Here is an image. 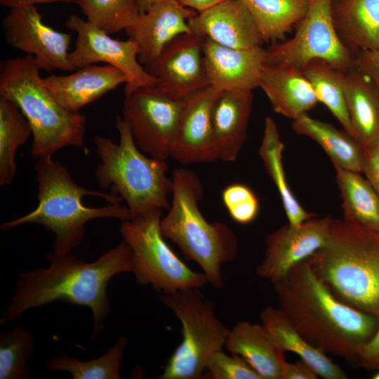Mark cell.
Returning a JSON list of instances; mask_svg holds the SVG:
<instances>
[{"mask_svg":"<svg viewBox=\"0 0 379 379\" xmlns=\"http://www.w3.org/2000/svg\"><path fill=\"white\" fill-rule=\"evenodd\" d=\"M279 304L295 329L324 353L357 362L379 319L338 300L307 260L272 283Z\"/></svg>","mask_w":379,"mask_h":379,"instance_id":"6da1fadb","label":"cell"},{"mask_svg":"<svg viewBox=\"0 0 379 379\" xmlns=\"http://www.w3.org/2000/svg\"><path fill=\"white\" fill-rule=\"evenodd\" d=\"M47 258L48 267L20 274L15 293L1 322L16 321L29 309L59 300L91 309L93 340L102 331L110 310L107 292L109 280L119 273L133 271L129 245L122 240L92 262L54 251Z\"/></svg>","mask_w":379,"mask_h":379,"instance_id":"7a4b0ae2","label":"cell"},{"mask_svg":"<svg viewBox=\"0 0 379 379\" xmlns=\"http://www.w3.org/2000/svg\"><path fill=\"white\" fill-rule=\"evenodd\" d=\"M39 204L28 214L1 225L8 230L34 223L55 235L54 251L70 254L84 240L85 225L97 218H131L123 199L112 194L90 190L78 185L67 168L52 157L39 158L36 166Z\"/></svg>","mask_w":379,"mask_h":379,"instance_id":"3957f363","label":"cell"},{"mask_svg":"<svg viewBox=\"0 0 379 379\" xmlns=\"http://www.w3.org/2000/svg\"><path fill=\"white\" fill-rule=\"evenodd\" d=\"M307 260L338 300L379 319V231L333 218L326 243Z\"/></svg>","mask_w":379,"mask_h":379,"instance_id":"277c9868","label":"cell"},{"mask_svg":"<svg viewBox=\"0 0 379 379\" xmlns=\"http://www.w3.org/2000/svg\"><path fill=\"white\" fill-rule=\"evenodd\" d=\"M171 178L172 201L161 220V232L201 267L212 286L222 288V266L232 262L237 254V235L226 224L210 222L204 217L198 206L203 186L194 171L177 168Z\"/></svg>","mask_w":379,"mask_h":379,"instance_id":"5b68a950","label":"cell"},{"mask_svg":"<svg viewBox=\"0 0 379 379\" xmlns=\"http://www.w3.org/2000/svg\"><path fill=\"white\" fill-rule=\"evenodd\" d=\"M33 55L6 59L0 65V95L11 100L33 135L31 157H52L67 146L84 147L86 118L65 109L42 82Z\"/></svg>","mask_w":379,"mask_h":379,"instance_id":"8992f818","label":"cell"},{"mask_svg":"<svg viewBox=\"0 0 379 379\" xmlns=\"http://www.w3.org/2000/svg\"><path fill=\"white\" fill-rule=\"evenodd\" d=\"M116 128L119 134L118 144L107 137H94L101 160L95 169L99 185L126 201L131 218L154 208L168 211L173 180L167 175L166 161L143 154L128 124L118 115Z\"/></svg>","mask_w":379,"mask_h":379,"instance_id":"52a82bcc","label":"cell"},{"mask_svg":"<svg viewBox=\"0 0 379 379\" xmlns=\"http://www.w3.org/2000/svg\"><path fill=\"white\" fill-rule=\"evenodd\" d=\"M199 288L159 295L181 324L182 341L175 348L160 379H200L211 356L225 347L230 330L215 314V303Z\"/></svg>","mask_w":379,"mask_h":379,"instance_id":"ba28073f","label":"cell"},{"mask_svg":"<svg viewBox=\"0 0 379 379\" xmlns=\"http://www.w3.org/2000/svg\"><path fill=\"white\" fill-rule=\"evenodd\" d=\"M162 211L154 208L121 221L120 233L131 248L137 283L162 294L204 286L208 282L204 273L189 267L165 241L160 230Z\"/></svg>","mask_w":379,"mask_h":379,"instance_id":"9c48e42d","label":"cell"},{"mask_svg":"<svg viewBox=\"0 0 379 379\" xmlns=\"http://www.w3.org/2000/svg\"><path fill=\"white\" fill-rule=\"evenodd\" d=\"M303 18L289 39L265 48L264 64H286L300 69L312 59L321 58L345 72L354 67V55L338 39L333 22V0H307Z\"/></svg>","mask_w":379,"mask_h":379,"instance_id":"30bf717a","label":"cell"},{"mask_svg":"<svg viewBox=\"0 0 379 379\" xmlns=\"http://www.w3.org/2000/svg\"><path fill=\"white\" fill-rule=\"evenodd\" d=\"M185 102L156 86L125 96L123 118L142 152L161 161L171 157Z\"/></svg>","mask_w":379,"mask_h":379,"instance_id":"8fae6325","label":"cell"},{"mask_svg":"<svg viewBox=\"0 0 379 379\" xmlns=\"http://www.w3.org/2000/svg\"><path fill=\"white\" fill-rule=\"evenodd\" d=\"M66 27L77 34L75 48L69 54L70 64L74 69L100 62L118 68L127 77L125 96L141 87L156 86L157 79L149 74L139 62L138 48L132 39H113L76 14L69 15Z\"/></svg>","mask_w":379,"mask_h":379,"instance_id":"7c38bea8","label":"cell"},{"mask_svg":"<svg viewBox=\"0 0 379 379\" xmlns=\"http://www.w3.org/2000/svg\"><path fill=\"white\" fill-rule=\"evenodd\" d=\"M2 20L8 44L33 55L41 70H75L69 60L72 34L44 23L34 4L10 8Z\"/></svg>","mask_w":379,"mask_h":379,"instance_id":"4fadbf2b","label":"cell"},{"mask_svg":"<svg viewBox=\"0 0 379 379\" xmlns=\"http://www.w3.org/2000/svg\"><path fill=\"white\" fill-rule=\"evenodd\" d=\"M204 37L187 33L168 43L145 68L157 79L156 86L173 97L186 99L210 85L204 62Z\"/></svg>","mask_w":379,"mask_h":379,"instance_id":"5bb4252c","label":"cell"},{"mask_svg":"<svg viewBox=\"0 0 379 379\" xmlns=\"http://www.w3.org/2000/svg\"><path fill=\"white\" fill-rule=\"evenodd\" d=\"M332 219L330 215L314 216L297 227L287 224L271 232L265 239V256L255 269L256 274L272 283L286 276L324 245Z\"/></svg>","mask_w":379,"mask_h":379,"instance_id":"9a60e30c","label":"cell"},{"mask_svg":"<svg viewBox=\"0 0 379 379\" xmlns=\"http://www.w3.org/2000/svg\"><path fill=\"white\" fill-rule=\"evenodd\" d=\"M220 91L208 85L185 99L171 158L181 164L218 160L211 139V112Z\"/></svg>","mask_w":379,"mask_h":379,"instance_id":"2e32d148","label":"cell"},{"mask_svg":"<svg viewBox=\"0 0 379 379\" xmlns=\"http://www.w3.org/2000/svg\"><path fill=\"white\" fill-rule=\"evenodd\" d=\"M197 13L178 0L159 2L141 13L136 22L125 30L138 46L139 62L145 66L150 64L174 38L192 33L188 20Z\"/></svg>","mask_w":379,"mask_h":379,"instance_id":"e0dca14e","label":"cell"},{"mask_svg":"<svg viewBox=\"0 0 379 379\" xmlns=\"http://www.w3.org/2000/svg\"><path fill=\"white\" fill-rule=\"evenodd\" d=\"M192 32L220 45L250 48L264 43L242 0H225L188 20Z\"/></svg>","mask_w":379,"mask_h":379,"instance_id":"ac0fdd59","label":"cell"},{"mask_svg":"<svg viewBox=\"0 0 379 379\" xmlns=\"http://www.w3.org/2000/svg\"><path fill=\"white\" fill-rule=\"evenodd\" d=\"M266 49L227 47L205 38L204 55L210 85L219 89L253 91L259 87Z\"/></svg>","mask_w":379,"mask_h":379,"instance_id":"d6986e66","label":"cell"},{"mask_svg":"<svg viewBox=\"0 0 379 379\" xmlns=\"http://www.w3.org/2000/svg\"><path fill=\"white\" fill-rule=\"evenodd\" d=\"M252 91L224 90L217 95L211 112V139L218 160L234 161L247 138L252 111Z\"/></svg>","mask_w":379,"mask_h":379,"instance_id":"ffe728a7","label":"cell"},{"mask_svg":"<svg viewBox=\"0 0 379 379\" xmlns=\"http://www.w3.org/2000/svg\"><path fill=\"white\" fill-rule=\"evenodd\" d=\"M42 82L67 110L79 112L107 93L127 82L126 74L110 65H88L69 75H51Z\"/></svg>","mask_w":379,"mask_h":379,"instance_id":"44dd1931","label":"cell"},{"mask_svg":"<svg viewBox=\"0 0 379 379\" xmlns=\"http://www.w3.org/2000/svg\"><path fill=\"white\" fill-rule=\"evenodd\" d=\"M259 87L274 112L293 120L306 114L319 102L302 69L291 65L264 64Z\"/></svg>","mask_w":379,"mask_h":379,"instance_id":"7402d4cb","label":"cell"},{"mask_svg":"<svg viewBox=\"0 0 379 379\" xmlns=\"http://www.w3.org/2000/svg\"><path fill=\"white\" fill-rule=\"evenodd\" d=\"M225 347L245 359L262 379H283L287 363L284 352L262 324L238 321L230 330Z\"/></svg>","mask_w":379,"mask_h":379,"instance_id":"603a6c76","label":"cell"},{"mask_svg":"<svg viewBox=\"0 0 379 379\" xmlns=\"http://www.w3.org/2000/svg\"><path fill=\"white\" fill-rule=\"evenodd\" d=\"M332 17L338 39L354 55L379 50V0H333Z\"/></svg>","mask_w":379,"mask_h":379,"instance_id":"cb8c5ba5","label":"cell"},{"mask_svg":"<svg viewBox=\"0 0 379 379\" xmlns=\"http://www.w3.org/2000/svg\"><path fill=\"white\" fill-rule=\"evenodd\" d=\"M344 89L354 138L365 147L379 140V88L354 67L345 73Z\"/></svg>","mask_w":379,"mask_h":379,"instance_id":"d4e9b609","label":"cell"},{"mask_svg":"<svg viewBox=\"0 0 379 379\" xmlns=\"http://www.w3.org/2000/svg\"><path fill=\"white\" fill-rule=\"evenodd\" d=\"M261 324L277 345L285 352H291L310 365L319 376L324 379H345L346 373L326 353L307 341L292 326L279 308L266 307L260 315Z\"/></svg>","mask_w":379,"mask_h":379,"instance_id":"484cf974","label":"cell"},{"mask_svg":"<svg viewBox=\"0 0 379 379\" xmlns=\"http://www.w3.org/2000/svg\"><path fill=\"white\" fill-rule=\"evenodd\" d=\"M293 131L317 142L329 157L334 166L363 173L364 152L357 140L332 124L303 114L293 119Z\"/></svg>","mask_w":379,"mask_h":379,"instance_id":"4316f807","label":"cell"},{"mask_svg":"<svg viewBox=\"0 0 379 379\" xmlns=\"http://www.w3.org/2000/svg\"><path fill=\"white\" fill-rule=\"evenodd\" d=\"M344 220L379 231V195L360 173L334 166Z\"/></svg>","mask_w":379,"mask_h":379,"instance_id":"83f0119b","label":"cell"},{"mask_svg":"<svg viewBox=\"0 0 379 379\" xmlns=\"http://www.w3.org/2000/svg\"><path fill=\"white\" fill-rule=\"evenodd\" d=\"M284 147L277 124L272 118L267 117L258 154L280 195L288 224L297 227L314 215L303 208L288 185L282 162Z\"/></svg>","mask_w":379,"mask_h":379,"instance_id":"f1b7e54d","label":"cell"},{"mask_svg":"<svg viewBox=\"0 0 379 379\" xmlns=\"http://www.w3.org/2000/svg\"><path fill=\"white\" fill-rule=\"evenodd\" d=\"M249 11L262 39L272 44L286 35L303 18L307 0H242Z\"/></svg>","mask_w":379,"mask_h":379,"instance_id":"f546056e","label":"cell"},{"mask_svg":"<svg viewBox=\"0 0 379 379\" xmlns=\"http://www.w3.org/2000/svg\"><path fill=\"white\" fill-rule=\"evenodd\" d=\"M302 71L312 85L318 101L326 106L345 131L354 138L345 95V72L321 58L310 60Z\"/></svg>","mask_w":379,"mask_h":379,"instance_id":"4dcf8cb0","label":"cell"},{"mask_svg":"<svg viewBox=\"0 0 379 379\" xmlns=\"http://www.w3.org/2000/svg\"><path fill=\"white\" fill-rule=\"evenodd\" d=\"M32 133L29 124L18 106L0 95V185H11L16 173L17 149Z\"/></svg>","mask_w":379,"mask_h":379,"instance_id":"1f68e13d","label":"cell"},{"mask_svg":"<svg viewBox=\"0 0 379 379\" xmlns=\"http://www.w3.org/2000/svg\"><path fill=\"white\" fill-rule=\"evenodd\" d=\"M127 344V338L120 336L109 350L98 358L80 361L65 353L54 357L46 368L53 371H67L74 379H120L123 353Z\"/></svg>","mask_w":379,"mask_h":379,"instance_id":"d6a6232c","label":"cell"},{"mask_svg":"<svg viewBox=\"0 0 379 379\" xmlns=\"http://www.w3.org/2000/svg\"><path fill=\"white\" fill-rule=\"evenodd\" d=\"M87 21L110 34L133 26L140 15L137 0H75Z\"/></svg>","mask_w":379,"mask_h":379,"instance_id":"836d02e7","label":"cell"},{"mask_svg":"<svg viewBox=\"0 0 379 379\" xmlns=\"http://www.w3.org/2000/svg\"><path fill=\"white\" fill-rule=\"evenodd\" d=\"M34 352L32 335L21 326L0 334V379H27L31 368L27 363Z\"/></svg>","mask_w":379,"mask_h":379,"instance_id":"e575fe53","label":"cell"},{"mask_svg":"<svg viewBox=\"0 0 379 379\" xmlns=\"http://www.w3.org/2000/svg\"><path fill=\"white\" fill-rule=\"evenodd\" d=\"M222 199L230 217L239 224H248L258 216L259 199L252 190L244 184L227 185L222 192Z\"/></svg>","mask_w":379,"mask_h":379,"instance_id":"d590c367","label":"cell"},{"mask_svg":"<svg viewBox=\"0 0 379 379\" xmlns=\"http://www.w3.org/2000/svg\"><path fill=\"white\" fill-rule=\"evenodd\" d=\"M206 371L213 379H262L260 375L241 357L215 352L209 358ZM205 371V372H206Z\"/></svg>","mask_w":379,"mask_h":379,"instance_id":"8d00e7d4","label":"cell"},{"mask_svg":"<svg viewBox=\"0 0 379 379\" xmlns=\"http://www.w3.org/2000/svg\"><path fill=\"white\" fill-rule=\"evenodd\" d=\"M354 67L379 88V50H362L354 54Z\"/></svg>","mask_w":379,"mask_h":379,"instance_id":"74e56055","label":"cell"},{"mask_svg":"<svg viewBox=\"0 0 379 379\" xmlns=\"http://www.w3.org/2000/svg\"><path fill=\"white\" fill-rule=\"evenodd\" d=\"M362 149L363 173L379 195V140Z\"/></svg>","mask_w":379,"mask_h":379,"instance_id":"f35d334b","label":"cell"},{"mask_svg":"<svg viewBox=\"0 0 379 379\" xmlns=\"http://www.w3.org/2000/svg\"><path fill=\"white\" fill-rule=\"evenodd\" d=\"M357 362L360 366L366 370H379V328L363 347Z\"/></svg>","mask_w":379,"mask_h":379,"instance_id":"ab89813d","label":"cell"},{"mask_svg":"<svg viewBox=\"0 0 379 379\" xmlns=\"http://www.w3.org/2000/svg\"><path fill=\"white\" fill-rule=\"evenodd\" d=\"M319 375L315 370L302 360L291 364L287 362L283 379H317Z\"/></svg>","mask_w":379,"mask_h":379,"instance_id":"60d3db41","label":"cell"},{"mask_svg":"<svg viewBox=\"0 0 379 379\" xmlns=\"http://www.w3.org/2000/svg\"><path fill=\"white\" fill-rule=\"evenodd\" d=\"M183 6L197 13L204 11L225 0H178Z\"/></svg>","mask_w":379,"mask_h":379,"instance_id":"b9f144b4","label":"cell"},{"mask_svg":"<svg viewBox=\"0 0 379 379\" xmlns=\"http://www.w3.org/2000/svg\"><path fill=\"white\" fill-rule=\"evenodd\" d=\"M74 3L75 0H0V4L3 6L13 8L21 5L50 3Z\"/></svg>","mask_w":379,"mask_h":379,"instance_id":"7bdbcfd3","label":"cell"},{"mask_svg":"<svg viewBox=\"0 0 379 379\" xmlns=\"http://www.w3.org/2000/svg\"><path fill=\"white\" fill-rule=\"evenodd\" d=\"M165 0H137L140 13L148 11L153 5Z\"/></svg>","mask_w":379,"mask_h":379,"instance_id":"ee69618b","label":"cell"},{"mask_svg":"<svg viewBox=\"0 0 379 379\" xmlns=\"http://www.w3.org/2000/svg\"><path fill=\"white\" fill-rule=\"evenodd\" d=\"M372 378L373 379H379V370L377 371V372L373 375Z\"/></svg>","mask_w":379,"mask_h":379,"instance_id":"f6af8a7d","label":"cell"}]
</instances>
